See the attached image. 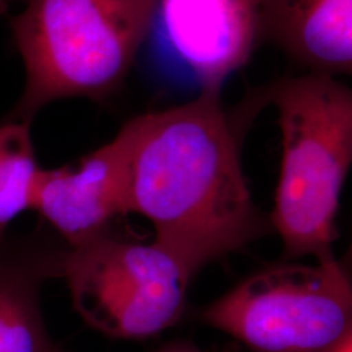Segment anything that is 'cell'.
<instances>
[{"mask_svg": "<svg viewBox=\"0 0 352 352\" xmlns=\"http://www.w3.org/2000/svg\"><path fill=\"white\" fill-rule=\"evenodd\" d=\"M269 101L267 89L241 113H227L221 93L132 119L128 213L145 217L155 240L193 274L270 228L252 200L240 162L241 128Z\"/></svg>", "mask_w": 352, "mask_h": 352, "instance_id": "obj_1", "label": "cell"}, {"mask_svg": "<svg viewBox=\"0 0 352 352\" xmlns=\"http://www.w3.org/2000/svg\"><path fill=\"white\" fill-rule=\"evenodd\" d=\"M157 0H26L12 20L25 88L4 119L32 123L72 97L101 101L124 81L148 39Z\"/></svg>", "mask_w": 352, "mask_h": 352, "instance_id": "obj_2", "label": "cell"}, {"mask_svg": "<svg viewBox=\"0 0 352 352\" xmlns=\"http://www.w3.org/2000/svg\"><path fill=\"white\" fill-rule=\"evenodd\" d=\"M282 132L272 225L287 257L336 260V214L352 164V89L333 76L302 74L267 88Z\"/></svg>", "mask_w": 352, "mask_h": 352, "instance_id": "obj_3", "label": "cell"}, {"mask_svg": "<svg viewBox=\"0 0 352 352\" xmlns=\"http://www.w3.org/2000/svg\"><path fill=\"white\" fill-rule=\"evenodd\" d=\"M201 318L252 352L336 351L352 336V243L343 260L253 274Z\"/></svg>", "mask_w": 352, "mask_h": 352, "instance_id": "obj_4", "label": "cell"}, {"mask_svg": "<svg viewBox=\"0 0 352 352\" xmlns=\"http://www.w3.org/2000/svg\"><path fill=\"white\" fill-rule=\"evenodd\" d=\"M188 266L157 241L126 240L107 232L69 248L63 278L76 312L115 340H146L184 315Z\"/></svg>", "mask_w": 352, "mask_h": 352, "instance_id": "obj_5", "label": "cell"}, {"mask_svg": "<svg viewBox=\"0 0 352 352\" xmlns=\"http://www.w3.org/2000/svg\"><path fill=\"white\" fill-rule=\"evenodd\" d=\"M148 38L170 80L221 93L261 41L260 0H157Z\"/></svg>", "mask_w": 352, "mask_h": 352, "instance_id": "obj_6", "label": "cell"}, {"mask_svg": "<svg viewBox=\"0 0 352 352\" xmlns=\"http://www.w3.org/2000/svg\"><path fill=\"white\" fill-rule=\"evenodd\" d=\"M129 131L126 126L110 142L76 164L41 168L32 201L36 210L69 248L110 232L116 217L128 213Z\"/></svg>", "mask_w": 352, "mask_h": 352, "instance_id": "obj_7", "label": "cell"}, {"mask_svg": "<svg viewBox=\"0 0 352 352\" xmlns=\"http://www.w3.org/2000/svg\"><path fill=\"white\" fill-rule=\"evenodd\" d=\"M69 251L49 235L0 241V352H64L51 340L41 309V289L63 277Z\"/></svg>", "mask_w": 352, "mask_h": 352, "instance_id": "obj_8", "label": "cell"}, {"mask_svg": "<svg viewBox=\"0 0 352 352\" xmlns=\"http://www.w3.org/2000/svg\"><path fill=\"white\" fill-rule=\"evenodd\" d=\"M261 41L309 74L352 75V0H260Z\"/></svg>", "mask_w": 352, "mask_h": 352, "instance_id": "obj_9", "label": "cell"}, {"mask_svg": "<svg viewBox=\"0 0 352 352\" xmlns=\"http://www.w3.org/2000/svg\"><path fill=\"white\" fill-rule=\"evenodd\" d=\"M41 167L30 135V124L0 123V241L13 219L32 210Z\"/></svg>", "mask_w": 352, "mask_h": 352, "instance_id": "obj_10", "label": "cell"}, {"mask_svg": "<svg viewBox=\"0 0 352 352\" xmlns=\"http://www.w3.org/2000/svg\"><path fill=\"white\" fill-rule=\"evenodd\" d=\"M155 352H202L197 346L192 344L187 340H174L168 342L161 349H158Z\"/></svg>", "mask_w": 352, "mask_h": 352, "instance_id": "obj_11", "label": "cell"}, {"mask_svg": "<svg viewBox=\"0 0 352 352\" xmlns=\"http://www.w3.org/2000/svg\"><path fill=\"white\" fill-rule=\"evenodd\" d=\"M334 352H352V336L349 337L346 342Z\"/></svg>", "mask_w": 352, "mask_h": 352, "instance_id": "obj_12", "label": "cell"}, {"mask_svg": "<svg viewBox=\"0 0 352 352\" xmlns=\"http://www.w3.org/2000/svg\"><path fill=\"white\" fill-rule=\"evenodd\" d=\"M8 6H10V0H0V16L8 11Z\"/></svg>", "mask_w": 352, "mask_h": 352, "instance_id": "obj_13", "label": "cell"}]
</instances>
